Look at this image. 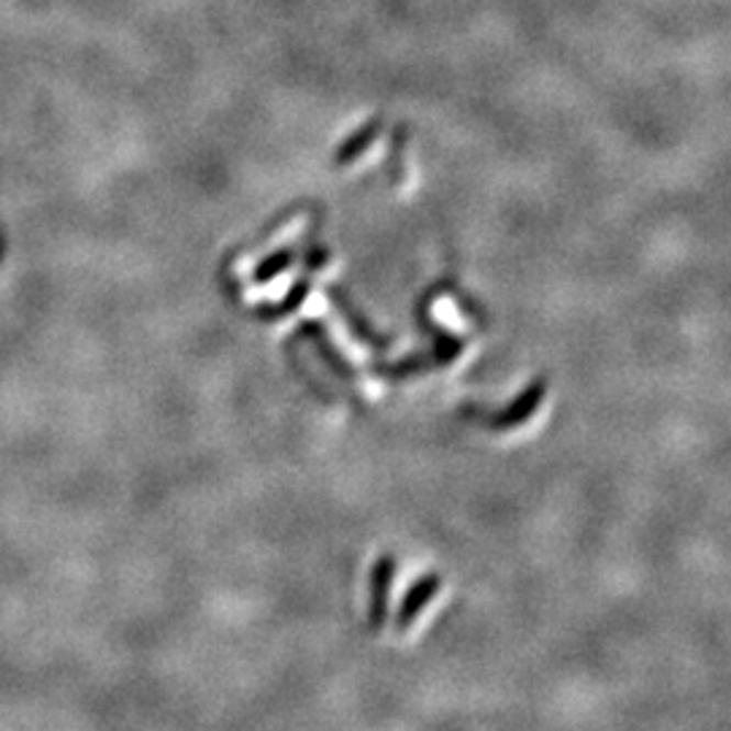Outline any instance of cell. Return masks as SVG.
Instances as JSON below:
<instances>
[{"instance_id": "obj_1", "label": "cell", "mask_w": 731, "mask_h": 731, "mask_svg": "<svg viewBox=\"0 0 731 731\" xmlns=\"http://www.w3.org/2000/svg\"><path fill=\"white\" fill-rule=\"evenodd\" d=\"M394 575H396V561L390 558V555H383V558L377 561V566H374V575H372V610H368L372 629H383L385 616H388Z\"/></svg>"}, {"instance_id": "obj_2", "label": "cell", "mask_w": 731, "mask_h": 731, "mask_svg": "<svg viewBox=\"0 0 731 731\" xmlns=\"http://www.w3.org/2000/svg\"><path fill=\"white\" fill-rule=\"evenodd\" d=\"M439 588H442V580H439L436 575H425V577H420V580L407 590V596L401 599L399 616H396V625H399V631L409 629V625L414 623V618L420 616V610H423V607H429L431 601H434Z\"/></svg>"}, {"instance_id": "obj_3", "label": "cell", "mask_w": 731, "mask_h": 731, "mask_svg": "<svg viewBox=\"0 0 731 731\" xmlns=\"http://www.w3.org/2000/svg\"><path fill=\"white\" fill-rule=\"evenodd\" d=\"M540 401H542V385H536V388H531L523 399L514 401L505 414L496 418V429H512V425H520L536 407H540Z\"/></svg>"}]
</instances>
